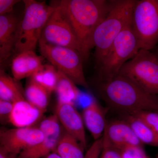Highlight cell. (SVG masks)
Instances as JSON below:
<instances>
[{
  "mask_svg": "<svg viewBox=\"0 0 158 158\" xmlns=\"http://www.w3.org/2000/svg\"><path fill=\"white\" fill-rule=\"evenodd\" d=\"M52 5L59 8L72 27L81 49L84 60L93 48L92 37L95 29L107 14L110 1L62 0Z\"/></svg>",
  "mask_w": 158,
  "mask_h": 158,
  "instance_id": "cell-1",
  "label": "cell"
},
{
  "mask_svg": "<svg viewBox=\"0 0 158 158\" xmlns=\"http://www.w3.org/2000/svg\"><path fill=\"white\" fill-rule=\"evenodd\" d=\"M99 91L109 106L127 115L143 111L158 113V95L144 91L120 75L109 81L101 82Z\"/></svg>",
  "mask_w": 158,
  "mask_h": 158,
  "instance_id": "cell-2",
  "label": "cell"
},
{
  "mask_svg": "<svg viewBox=\"0 0 158 158\" xmlns=\"http://www.w3.org/2000/svg\"><path fill=\"white\" fill-rule=\"evenodd\" d=\"M136 2L134 0L110 1L107 14L95 29L92 37L97 67L116 37L131 24Z\"/></svg>",
  "mask_w": 158,
  "mask_h": 158,
  "instance_id": "cell-3",
  "label": "cell"
},
{
  "mask_svg": "<svg viewBox=\"0 0 158 158\" xmlns=\"http://www.w3.org/2000/svg\"><path fill=\"white\" fill-rule=\"evenodd\" d=\"M24 14L18 27L14 52L35 51L43 29L56 9L45 2L25 0Z\"/></svg>",
  "mask_w": 158,
  "mask_h": 158,
  "instance_id": "cell-4",
  "label": "cell"
},
{
  "mask_svg": "<svg viewBox=\"0 0 158 158\" xmlns=\"http://www.w3.org/2000/svg\"><path fill=\"white\" fill-rule=\"evenodd\" d=\"M140 50L131 24L114 40L98 66L101 82L109 81L118 75L123 65Z\"/></svg>",
  "mask_w": 158,
  "mask_h": 158,
  "instance_id": "cell-5",
  "label": "cell"
},
{
  "mask_svg": "<svg viewBox=\"0 0 158 158\" xmlns=\"http://www.w3.org/2000/svg\"><path fill=\"white\" fill-rule=\"evenodd\" d=\"M123 76L151 94L158 95V58L151 51L140 49L123 65Z\"/></svg>",
  "mask_w": 158,
  "mask_h": 158,
  "instance_id": "cell-6",
  "label": "cell"
},
{
  "mask_svg": "<svg viewBox=\"0 0 158 158\" xmlns=\"http://www.w3.org/2000/svg\"><path fill=\"white\" fill-rule=\"evenodd\" d=\"M131 25L140 50L154 48L158 44V0L137 1Z\"/></svg>",
  "mask_w": 158,
  "mask_h": 158,
  "instance_id": "cell-7",
  "label": "cell"
},
{
  "mask_svg": "<svg viewBox=\"0 0 158 158\" xmlns=\"http://www.w3.org/2000/svg\"><path fill=\"white\" fill-rule=\"evenodd\" d=\"M40 51L42 56L52 65L68 77L77 85L88 88L84 74V59L80 52L73 48L39 42Z\"/></svg>",
  "mask_w": 158,
  "mask_h": 158,
  "instance_id": "cell-8",
  "label": "cell"
},
{
  "mask_svg": "<svg viewBox=\"0 0 158 158\" xmlns=\"http://www.w3.org/2000/svg\"><path fill=\"white\" fill-rule=\"evenodd\" d=\"M52 6L56 9L43 29L39 42L73 48L82 55L81 46L68 20L58 7Z\"/></svg>",
  "mask_w": 158,
  "mask_h": 158,
  "instance_id": "cell-9",
  "label": "cell"
},
{
  "mask_svg": "<svg viewBox=\"0 0 158 158\" xmlns=\"http://www.w3.org/2000/svg\"><path fill=\"white\" fill-rule=\"evenodd\" d=\"M43 139V134L39 127H31L1 130L0 147L18 156L24 150L38 144Z\"/></svg>",
  "mask_w": 158,
  "mask_h": 158,
  "instance_id": "cell-10",
  "label": "cell"
},
{
  "mask_svg": "<svg viewBox=\"0 0 158 158\" xmlns=\"http://www.w3.org/2000/svg\"><path fill=\"white\" fill-rule=\"evenodd\" d=\"M60 124L56 114L49 116L40 123L39 128L44 139L36 145L24 150L17 158H42L54 152L61 137Z\"/></svg>",
  "mask_w": 158,
  "mask_h": 158,
  "instance_id": "cell-11",
  "label": "cell"
},
{
  "mask_svg": "<svg viewBox=\"0 0 158 158\" xmlns=\"http://www.w3.org/2000/svg\"><path fill=\"white\" fill-rule=\"evenodd\" d=\"M103 145L118 150L131 145L143 146L125 120H114L107 123L102 137Z\"/></svg>",
  "mask_w": 158,
  "mask_h": 158,
  "instance_id": "cell-12",
  "label": "cell"
},
{
  "mask_svg": "<svg viewBox=\"0 0 158 158\" xmlns=\"http://www.w3.org/2000/svg\"><path fill=\"white\" fill-rule=\"evenodd\" d=\"M55 114L65 132L75 138L86 149L87 143L85 124L82 115L78 112L74 105L57 102Z\"/></svg>",
  "mask_w": 158,
  "mask_h": 158,
  "instance_id": "cell-13",
  "label": "cell"
},
{
  "mask_svg": "<svg viewBox=\"0 0 158 158\" xmlns=\"http://www.w3.org/2000/svg\"><path fill=\"white\" fill-rule=\"evenodd\" d=\"M19 21L11 14L0 15V63H6L14 51Z\"/></svg>",
  "mask_w": 158,
  "mask_h": 158,
  "instance_id": "cell-14",
  "label": "cell"
},
{
  "mask_svg": "<svg viewBox=\"0 0 158 158\" xmlns=\"http://www.w3.org/2000/svg\"><path fill=\"white\" fill-rule=\"evenodd\" d=\"M82 116L85 127L94 140L100 139L107 123L104 110L94 98L91 97L89 103L84 108Z\"/></svg>",
  "mask_w": 158,
  "mask_h": 158,
  "instance_id": "cell-15",
  "label": "cell"
},
{
  "mask_svg": "<svg viewBox=\"0 0 158 158\" xmlns=\"http://www.w3.org/2000/svg\"><path fill=\"white\" fill-rule=\"evenodd\" d=\"M43 56L34 51H26L15 55L11 61V70L13 77L18 81L31 77L42 67Z\"/></svg>",
  "mask_w": 158,
  "mask_h": 158,
  "instance_id": "cell-16",
  "label": "cell"
},
{
  "mask_svg": "<svg viewBox=\"0 0 158 158\" xmlns=\"http://www.w3.org/2000/svg\"><path fill=\"white\" fill-rule=\"evenodd\" d=\"M9 123L16 128L31 127L40 120L44 113L26 99L15 102Z\"/></svg>",
  "mask_w": 158,
  "mask_h": 158,
  "instance_id": "cell-17",
  "label": "cell"
},
{
  "mask_svg": "<svg viewBox=\"0 0 158 158\" xmlns=\"http://www.w3.org/2000/svg\"><path fill=\"white\" fill-rule=\"evenodd\" d=\"M19 81L0 70V99L14 102L25 98L24 90Z\"/></svg>",
  "mask_w": 158,
  "mask_h": 158,
  "instance_id": "cell-18",
  "label": "cell"
},
{
  "mask_svg": "<svg viewBox=\"0 0 158 158\" xmlns=\"http://www.w3.org/2000/svg\"><path fill=\"white\" fill-rule=\"evenodd\" d=\"M59 79L56 87L58 102L71 104L78 101L82 92L76 84L65 75L58 71Z\"/></svg>",
  "mask_w": 158,
  "mask_h": 158,
  "instance_id": "cell-19",
  "label": "cell"
},
{
  "mask_svg": "<svg viewBox=\"0 0 158 158\" xmlns=\"http://www.w3.org/2000/svg\"><path fill=\"white\" fill-rule=\"evenodd\" d=\"M125 118L142 144L158 147V135L142 119L134 115H127Z\"/></svg>",
  "mask_w": 158,
  "mask_h": 158,
  "instance_id": "cell-20",
  "label": "cell"
},
{
  "mask_svg": "<svg viewBox=\"0 0 158 158\" xmlns=\"http://www.w3.org/2000/svg\"><path fill=\"white\" fill-rule=\"evenodd\" d=\"M51 92L30 78L24 90L26 99L44 113L46 111Z\"/></svg>",
  "mask_w": 158,
  "mask_h": 158,
  "instance_id": "cell-21",
  "label": "cell"
},
{
  "mask_svg": "<svg viewBox=\"0 0 158 158\" xmlns=\"http://www.w3.org/2000/svg\"><path fill=\"white\" fill-rule=\"evenodd\" d=\"M84 149L75 138L65 132L61 135L54 152L62 158H84Z\"/></svg>",
  "mask_w": 158,
  "mask_h": 158,
  "instance_id": "cell-22",
  "label": "cell"
},
{
  "mask_svg": "<svg viewBox=\"0 0 158 158\" xmlns=\"http://www.w3.org/2000/svg\"><path fill=\"white\" fill-rule=\"evenodd\" d=\"M30 78L52 93L56 90L59 79V73L53 65L46 64L43 65Z\"/></svg>",
  "mask_w": 158,
  "mask_h": 158,
  "instance_id": "cell-23",
  "label": "cell"
},
{
  "mask_svg": "<svg viewBox=\"0 0 158 158\" xmlns=\"http://www.w3.org/2000/svg\"><path fill=\"white\" fill-rule=\"evenodd\" d=\"M118 151L122 158H151L145 152L143 146L131 145Z\"/></svg>",
  "mask_w": 158,
  "mask_h": 158,
  "instance_id": "cell-24",
  "label": "cell"
},
{
  "mask_svg": "<svg viewBox=\"0 0 158 158\" xmlns=\"http://www.w3.org/2000/svg\"><path fill=\"white\" fill-rule=\"evenodd\" d=\"M142 119L158 135V113L152 111H143L133 114Z\"/></svg>",
  "mask_w": 158,
  "mask_h": 158,
  "instance_id": "cell-25",
  "label": "cell"
},
{
  "mask_svg": "<svg viewBox=\"0 0 158 158\" xmlns=\"http://www.w3.org/2000/svg\"><path fill=\"white\" fill-rule=\"evenodd\" d=\"M13 106L12 102L0 99V119L2 123H9Z\"/></svg>",
  "mask_w": 158,
  "mask_h": 158,
  "instance_id": "cell-26",
  "label": "cell"
},
{
  "mask_svg": "<svg viewBox=\"0 0 158 158\" xmlns=\"http://www.w3.org/2000/svg\"><path fill=\"white\" fill-rule=\"evenodd\" d=\"M103 148L102 137L95 140L88 148L85 153L84 158H99Z\"/></svg>",
  "mask_w": 158,
  "mask_h": 158,
  "instance_id": "cell-27",
  "label": "cell"
},
{
  "mask_svg": "<svg viewBox=\"0 0 158 158\" xmlns=\"http://www.w3.org/2000/svg\"><path fill=\"white\" fill-rule=\"evenodd\" d=\"M19 0H0V15L10 14Z\"/></svg>",
  "mask_w": 158,
  "mask_h": 158,
  "instance_id": "cell-28",
  "label": "cell"
},
{
  "mask_svg": "<svg viewBox=\"0 0 158 158\" xmlns=\"http://www.w3.org/2000/svg\"><path fill=\"white\" fill-rule=\"evenodd\" d=\"M99 158H122L118 150L103 145Z\"/></svg>",
  "mask_w": 158,
  "mask_h": 158,
  "instance_id": "cell-29",
  "label": "cell"
},
{
  "mask_svg": "<svg viewBox=\"0 0 158 158\" xmlns=\"http://www.w3.org/2000/svg\"><path fill=\"white\" fill-rule=\"evenodd\" d=\"M44 158H62L56 153L52 152Z\"/></svg>",
  "mask_w": 158,
  "mask_h": 158,
  "instance_id": "cell-30",
  "label": "cell"
},
{
  "mask_svg": "<svg viewBox=\"0 0 158 158\" xmlns=\"http://www.w3.org/2000/svg\"><path fill=\"white\" fill-rule=\"evenodd\" d=\"M156 55L157 56V57H158V48L157 49V50L156 53Z\"/></svg>",
  "mask_w": 158,
  "mask_h": 158,
  "instance_id": "cell-31",
  "label": "cell"
},
{
  "mask_svg": "<svg viewBox=\"0 0 158 158\" xmlns=\"http://www.w3.org/2000/svg\"><path fill=\"white\" fill-rule=\"evenodd\" d=\"M157 158H158V155L157 156Z\"/></svg>",
  "mask_w": 158,
  "mask_h": 158,
  "instance_id": "cell-32",
  "label": "cell"
}]
</instances>
